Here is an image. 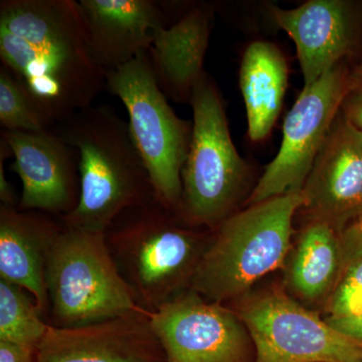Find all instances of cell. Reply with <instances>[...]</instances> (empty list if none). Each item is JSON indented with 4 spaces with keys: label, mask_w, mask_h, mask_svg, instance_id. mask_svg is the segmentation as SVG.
<instances>
[{
    "label": "cell",
    "mask_w": 362,
    "mask_h": 362,
    "mask_svg": "<svg viewBox=\"0 0 362 362\" xmlns=\"http://www.w3.org/2000/svg\"><path fill=\"white\" fill-rule=\"evenodd\" d=\"M301 192L315 221L337 233L362 214V133L340 111Z\"/></svg>",
    "instance_id": "5bb4252c"
},
{
    "label": "cell",
    "mask_w": 362,
    "mask_h": 362,
    "mask_svg": "<svg viewBox=\"0 0 362 362\" xmlns=\"http://www.w3.org/2000/svg\"><path fill=\"white\" fill-rule=\"evenodd\" d=\"M52 129L78 156L80 199L64 225L105 233L124 211L156 197L129 125L109 107H88Z\"/></svg>",
    "instance_id": "7a4b0ae2"
},
{
    "label": "cell",
    "mask_w": 362,
    "mask_h": 362,
    "mask_svg": "<svg viewBox=\"0 0 362 362\" xmlns=\"http://www.w3.org/2000/svg\"><path fill=\"white\" fill-rule=\"evenodd\" d=\"M189 103L192 135L176 213L187 225L214 230L235 214L247 166L233 145L220 93L206 73L195 85Z\"/></svg>",
    "instance_id": "8992f818"
},
{
    "label": "cell",
    "mask_w": 362,
    "mask_h": 362,
    "mask_svg": "<svg viewBox=\"0 0 362 362\" xmlns=\"http://www.w3.org/2000/svg\"><path fill=\"white\" fill-rule=\"evenodd\" d=\"M338 237L341 252V276L349 267L362 261V214L345 226Z\"/></svg>",
    "instance_id": "603a6c76"
},
{
    "label": "cell",
    "mask_w": 362,
    "mask_h": 362,
    "mask_svg": "<svg viewBox=\"0 0 362 362\" xmlns=\"http://www.w3.org/2000/svg\"><path fill=\"white\" fill-rule=\"evenodd\" d=\"M270 13L296 45L304 88L344 63L361 33L362 13L357 2L310 0L293 9L271 6Z\"/></svg>",
    "instance_id": "7c38bea8"
},
{
    "label": "cell",
    "mask_w": 362,
    "mask_h": 362,
    "mask_svg": "<svg viewBox=\"0 0 362 362\" xmlns=\"http://www.w3.org/2000/svg\"><path fill=\"white\" fill-rule=\"evenodd\" d=\"M341 272L339 237L329 225L314 221L298 242L289 272L293 289L315 300L332 287Z\"/></svg>",
    "instance_id": "d6986e66"
},
{
    "label": "cell",
    "mask_w": 362,
    "mask_h": 362,
    "mask_svg": "<svg viewBox=\"0 0 362 362\" xmlns=\"http://www.w3.org/2000/svg\"><path fill=\"white\" fill-rule=\"evenodd\" d=\"M213 11L195 6L173 25L154 28L148 54L159 87L177 102L190 101L202 76Z\"/></svg>",
    "instance_id": "e0dca14e"
},
{
    "label": "cell",
    "mask_w": 362,
    "mask_h": 362,
    "mask_svg": "<svg viewBox=\"0 0 362 362\" xmlns=\"http://www.w3.org/2000/svg\"><path fill=\"white\" fill-rule=\"evenodd\" d=\"M288 85V66L276 45H250L240 69V87L246 105L247 133L252 141L270 134L282 108Z\"/></svg>",
    "instance_id": "ac0fdd59"
},
{
    "label": "cell",
    "mask_w": 362,
    "mask_h": 362,
    "mask_svg": "<svg viewBox=\"0 0 362 362\" xmlns=\"http://www.w3.org/2000/svg\"><path fill=\"white\" fill-rule=\"evenodd\" d=\"M166 362H250L252 338L225 305L185 290L150 313Z\"/></svg>",
    "instance_id": "30bf717a"
},
{
    "label": "cell",
    "mask_w": 362,
    "mask_h": 362,
    "mask_svg": "<svg viewBox=\"0 0 362 362\" xmlns=\"http://www.w3.org/2000/svg\"><path fill=\"white\" fill-rule=\"evenodd\" d=\"M362 88V59L358 66L354 71H350L349 90Z\"/></svg>",
    "instance_id": "83f0119b"
},
{
    "label": "cell",
    "mask_w": 362,
    "mask_h": 362,
    "mask_svg": "<svg viewBox=\"0 0 362 362\" xmlns=\"http://www.w3.org/2000/svg\"><path fill=\"white\" fill-rule=\"evenodd\" d=\"M49 328L32 295L0 278V341L37 349Z\"/></svg>",
    "instance_id": "ffe728a7"
},
{
    "label": "cell",
    "mask_w": 362,
    "mask_h": 362,
    "mask_svg": "<svg viewBox=\"0 0 362 362\" xmlns=\"http://www.w3.org/2000/svg\"><path fill=\"white\" fill-rule=\"evenodd\" d=\"M0 59L49 128L106 86L75 0H1Z\"/></svg>",
    "instance_id": "6da1fadb"
},
{
    "label": "cell",
    "mask_w": 362,
    "mask_h": 362,
    "mask_svg": "<svg viewBox=\"0 0 362 362\" xmlns=\"http://www.w3.org/2000/svg\"><path fill=\"white\" fill-rule=\"evenodd\" d=\"M0 125L6 131L49 129L13 76L0 68Z\"/></svg>",
    "instance_id": "44dd1931"
},
{
    "label": "cell",
    "mask_w": 362,
    "mask_h": 362,
    "mask_svg": "<svg viewBox=\"0 0 362 362\" xmlns=\"http://www.w3.org/2000/svg\"><path fill=\"white\" fill-rule=\"evenodd\" d=\"M35 362H166L149 312L59 328L49 325Z\"/></svg>",
    "instance_id": "4fadbf2b"
},
{
    "label": "cell",
    "mask_w": 362,
    "mask_h": 362,
    "mask_svg": "<svg viewBox=\"0 0 362 362\" xmlns=\"http://www.w3.org/2000/svg\"><path fill=\"white\" fill-rule=\"evenodd\" d=\"M303 206V194L296 192L232 214L214 230L190 289L221 304L245 294L284 263L291 247L293 218Z\"/></svg>",
    "instance_id": "277c9868"
},
{
    "label": "cell",
    "mask_w": 362,
    "mask_h": 362,
    "mask_svg": "<svg viewBox=\"0 0 362 362\" xmlns=\"http://www.w3.org/2000/svg\"><path fill=\"white\" fill-rule=\"evenodd\" d=\"M78 6L90 49L106 73L148 52L154 28L166 25L158 1L80 0Z\"/></svg>",
    "instance_id": "9a60e30c"
},
{
    "label": "cell",
    "mask_w": 362,
    "mask_h": 362,
    "mask_svg": "<svg viewBox=\"0 0 362 362\" xmlns=\"http://www.w3.org/2000/svg\"><path fill=\"white\" fill-rule=\"evenodd\" d=\"M63 223L42 211L0 206V278L30 293L49 322L45 266Z\"/></svg>",
    "instance_id": "2e32d148"
},
{
    "label": "cell",
    "mask_w": 362,
    "mask_h": 362,
    "mask_svg": "<svg viewBox=\"0 0 362 362\" xmlns=\"http://www.w3.org/2000/svg\"><path fill=\"white\" fill-rule=\"evenodd\" d=\"M8 157H13L11 147L4 139H0V201L1 206H16V194L4 171V161Z\"/></svg>",
    "instance_id": "484cf974"
},
{
    "label": "cell",
    "mask_w": 362,
    "mask_h": 362,
    "mask_svg": "<svg viewBox=\"0 0 362 362\" xmlns=\"http://www.w3.org/2000/svg\"><path fill=\"white\" fill-rule=\"evenodd\" d=\"M14 162L23 190L18 209L65 216L78 206L80 173L77 151L56 132L1 131Z\"/></svg>",
    "instance_id": "8fae6325"
},
{
    "label": "cell",
    "mask_w": 362,
    "mask_h": 362,
    "mask_svg": "<svg viewBox=\"0 0 362 362\" xmlns=\"http://www.w3.org/2000/svg\"><path fill=\"white\" fill-rule=\"evenodd\" d=\"M340 113L352 127L362 133V88L349 90L340 106Z\"/></svg>",
    "instance_id": "d4e9b609"
},
{
    "label": "cell",
    "mask_w": 362,
    "mask_h": 362,
    "mask_svg": "<svg viewBox=\"0 0 362 362\" xmlns=\"http://www.w3.org/2000/svg\"><path fill=\"white\" fill-rule=\"evenodd\" d=\"M362 307V261L340 276L330 303L331 318L349 315Z\"/></svg>",
    "instance_id": "7402d4cb"
},
{
    "label": "cell",
    "mask_w": 362,
    "mask_h": 362,
    "mask_svg": "<svg viewBox=\"0 0 362 362\" xmlns=\"http://www.w3.org/2000/svg\"><path fill=\"white\" fill-rule=\"evenodd\" d=\"M45 283L49 324L54 327H75L148 312L138 304L119 273L104 233L63 223L47 255Z\"/></svg>",
    "instance_id": "5b68a950"
},
{
    "label": "cell",
    "mask_w": 362,
    "mask_h": 362,
    "mask_svg": "<svg viewBox=\"0 0 362 362\" xmlns=\"http://www.w3.org/2000/svg\"><path fill=\"white\" fill-rule=\"evenodd\" d=\"M156 197L119 214L105 232L114 263L144 310L190 289L213 233L202 237Z\"/></svg>",
    "instance_id": "3957f363"
},
{
    "label": "cell",
    "mask_w": 362,
    "mask_h": 362,
    "mask_svg": "<svg viewBox=\"0 0 362 362\" xmlns=\"http://www.w3.org/2000/svg\"><path fill=\"white\" fill-rule=\"evenodd\" d=\"M254 362H362V347L282 293L261 295L237 312Z\"/></svg>",
    "instance_id": "9c48e42d"
},
{
    "label": "cell",
    "mask_w": 362,
    "mask_h": 362,
    "mask_svg": "<svg viewBox=\"0 0 362 362\" xmlns=\"http://www.w3.org/2000/svg\"><path fill=\"white\" fill-rule=\"evenodd\" d=\"M350 71L345 63L304 88L283 125L277 156L252 189L247 206L303 189L314 162L349 90Z\"/></svg>",
    "instance_id": "ba28073f"
},
{
    "label": "cell",
    "mask_w": 362,
    "mask_h": 362,
    "mask_svg": "<svg viewBox=\"0 0 362 362\" xmlns=\"http://www.w3.org/2000/svg\"><path fill=\"white\" fill-rule=\"evenodd\" d=\"M35 349L0 341V362H35Z\"/></svg>",
    "instance_id": "4316f807"
},
{
    "label": "cell",
    "mask_w": 362,
    "mask_h": 362,
    "mask_svg": "<svg viewBox=\"0 0 362 362\" xmlns=\"http://www.w3.org/2000/svg\"><path fill=\"white\" fill-rule=\"evenodd\" d=\"M106 87L122 101L129 129L148 171L156 199L177 211L181 199V171L192 135V123L176 115L159 87L148 52L108 71Z\"/></svg>",
    "instance_id": "52a82bcc"
},
{
    "label": "cell",
    "mask_w": 362,
    "mask_h": 362,
    "mask_svg": "<svg viewBox=\"0 0 362 362\" xmlns=\"http://www.w3.org/2000/svg\"><path fill=\"white\" fill-rule=\"evenodd\" d=\"M326 322L338 332L362 347V307L349 315L338 317V318L328 317Z\"/></svg>",
    "instance_id": "cb8c5ba5"
}]
</instances>
